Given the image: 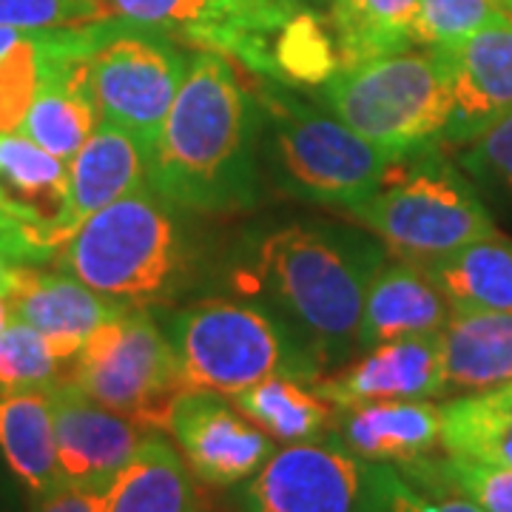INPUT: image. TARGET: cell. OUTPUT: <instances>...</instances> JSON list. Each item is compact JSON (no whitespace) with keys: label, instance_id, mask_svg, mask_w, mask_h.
<instances>
[{"label":"cell","instance_id":"1","mask_svg":"<svg viewBox=\"0 0 512 512\" xmlns=\"http://www.w3.org/2000/svg\"><path fill=\"white\" fill-rule=\"evenodd\" d=\"M262 109L237 63L197 52L148 157V188L171 208L242 214L259 200Z\"/></svg>","mask_w":512,"mask_h":512},{"label":"cell","instance_id":"37","mask_svg":"<svg viewBox=\"0 0 512 512\" xmlns=\"http://www.w3.org/2000/svg\"><path fill=\"white\" fill-rule=\"evenodd\" d=\"M106 510V487H80L60 484L52 493L32 501L29 512H103Z\"/></svg>","mask_w":512,"mask_h":512},{"label":"cell","instance_id":"29","mask_svg":"<svg viewBox=\"0 0 512 512\" xmlns=\"http://www.w3.org/2000/svg\"><path fill=\"white\" fill-rule=\"evenodd\" d=\"M339 69L342 55L330 23L299 9L274 40V80L285 86H325Z\"/></svg>","mask_w":512,"mask_h":512},{"label":"cell","instance_id":"15","mask_svg":"<svg viewBox=\"0 0 512 512\" xmlns=\"http://www.w3.org/2000/svg\"><path fill=\"white\" fill-rule=\"evenodd\" d=\"M336 410L387 399H436L450 393L441 353V333L404 336L365 350L353 365L313 382Z\"/></svg>","mask_w":512,"mask_h":512},{"label":"cell","instance_id":"30","mask_svg":"<svg viewBox=\"0 0 512 512\" xmlns=\"http://www.w3.org/2000/svg\"><path fill=\"white\" fill-rule=\"evenodd\" d=\"M458 168L476 185L490 211L512 225V114L456 148Z\"/></svg>","mask_w":512,"mask_h":512},{"label":"cell","instance_id":"43","mask_svg":"<svg viewBox=\"0 0 512 512\" xmlns=\"http://www.w3.org/2000/svg\"><path fill=\"white\" fill-rule=\"evenodd\" d=\"M296 3H299V0H296Z\"/></svg>","mask_w":512,"mask_h":512},{"label":"cell","instance_id":"39","mask_svg":"<svg viewBox=\"0 0 512 512\" xmlns=\"http://www.w3.org/2000/svg\"><path fill=\"white\" fill-rule=\"evenodd\" d=\"M35 32H23V29H12V26H0V60L9 57L15 49H20Z\"/></svg>","mask_w":512,"mask_h":512},{"label":"cell","instance_id":"33","mask_svg":"<svg viewBox=\"0 0 512 512\" xmlns=\"http://www.w3.org/2000/svg\"><path fill=\"white\" fill-rule=\"evenodd\" d=\"M501 6L495 0H421L413 43L427 49L453 46L484 26Z\"/></svg>","mask_w":512,"mask_h":512},{"label":"cell","instance_id":"16","mask_svg":"<svg viewBox=\"0 0 512 512\" xmlns=\"http://www.w3.org/2000/svg\"><path fill=\"white\" fill-rule=\"evenodd\" d=\"M0 211L55 251L69 234V163L20 131H0Z\"/></svg>","mask_w":512,"mask_h":512},{"label":"cell","instance_id":"19","mask_svg":"<svg viewBox=\"0 0 512 512\" xmlns=\"http://www.w3.org/2000/svg\"><path fill=\"white\" fill-rule=\"evenodd\" d=\"M453 319L444 293L430 282L424 268L404 259H384L367 285L359 348L362 353L382 342L441 333Z\"/></svg>","mask_w":512,"mask_h":512},{"label":"cell","instance_id":"31","mask_svg":"<svg viewBox=\"0 0 512 512\" xmlns=\"http://www.w3.org/2000/svg\"><path fill=\"white\" fill-rule=\"evenodd\" d=\"M66 367L49 339L18 319L0 333V393L46 390L66 376Z\"/></svg>","mask_w":512,"mask_h":512},{"label":"cell","instance_id":"27","mask_svg":"<svg viewBox=\"0 0 512 512\" xmlns=\"http://www.w3.org/2000/svg\"><path fill=\"white\" fill-rule=\"evenodd\" d=\"M421 0H330V29L342 69L373 57L404 52L413 43Z\"/></svg>","mask_w":512,"mask_h":512},{"label":"cell","instance_id":"14","mask_svg":"<svg viewBox=\"0 0 512 512\" xmlns=\"http://www.w3.org/2000/svg\"><path fill=\"white\" fill-rule=\"evenodd\" d=\"M52 390L57 467L63 484L109 487L134 456L148 427L89 399L80 387L60 379Z\"/></svg>","mask_w":512,"mask_h":512},{"label":"cell","instance_id":"20","mask_svg":"<svg viewBox=\"0 0 512 512\" xmlns=\"http://www.w3.org/2000/svg\"><path fill=\"white\" fill-rule=\"evenodd\" d=\"M148 157L151 151L126 128L111 123L94 128L69 160V234L94 211L146 188Z\"/></svg>","mask_w":512,"mask_h":512},{"label":"cell","instance_id":"7","mask_svg":"<svg viewBox=\"0 0 512 512\" xmlns=\"http://www.w3.org/2000/svg\"><path fill=\"white\" fill-rule=\"evenodd\" d=\"M322 103L345 126L396 157L441 143L453 111L436 49H404L345 66L322 86Z\"/></svg>","mask_w":512,"mask_h":512},{"label":"cell","instance_id":"32","mask_svg":"<svg viewBox=\"0 0 512 512\" xmlns=\"http://www.w3.org/2000/svg\"><path fill=\"white\" fill-rule=\"evenodd\" d=\"M55 32H35L20 49L0 60V131H18L43 83Z\"/></svg>","mask_w":512,"mask_h":512},{"label":"cell","instance_id":"3","mask_svg":"<svg viewBox=\"0 0 512 512\" xmlns=\"http://www.w3.org/2000/svg\"><path fill=\"white\" fill-rule=\"evenodd\" d=\"M49 265L117 305L146 308L183 285L188 254L171 205L146 185L86 217Z\"/></svg>","mask_w":512,"mask_h":512},{"label":"cell","instance_id":"34","mask_svg":"<svg viewBox=\"0 0 512 512\" xmlns=\"http://www.w3.org/2000/svg\"><path fill=\"white\" fill-rule=\"evenodd\" d=\"M109 18L106 0H0V26L23 32L83 29Z\"/></svg>","mask_w":512,"mask_h":512},{"label":"cell","instance_id":"5","mask_svg":"<svg viewBox=\"0 0 512 512\" xmlns=\"http://www.w3.org/2000/svg\"><path fill=\"white\" fill-rule=\"evenodd\" d=\"M165 336L188 390L237 396L271 376L313 384L325 367L296 330L259 302L205 299L168 316Z\"/></svg>","mask_w":512,"mask_h":512},{"label":"cell","instance_id":"35","mask_svg":"<svg viewBox=\"0 0 512 512\" xmlns=\"http://www.w3.org/2000/svg\"><path fill=\"white\" fill-rule=\"evenodd\" d=\"M387 512H484L478 510L473 501L461 498V495L447 493H427L416 484H410L407 478L399 473L390 484V501H387Z\"/></svg>","mask_w":512,"mask_h":512},{"label":"cell","instance_id":"23","mask_svg":"<svg viewBox=\"0 0 512 512\" xmlns=\"http://www.w3.org/2000/svg\"><path fill=\"white\" fill-rule=\"evenodd\" d=\"M421 268L453 313L512 311V237L498 228Z\"/></svg>","mask_w":512,"mask_h":512},{"label":"cell","instance_id":"6","mask_svg":"<svg viewBox=\"0 0 512 512\" xmlns=\"http://www.w3.org/2000/svg\"><path fill=\"white\" fill-rule=\"evenodd\" d=\"M387 254L427 265L495 231L493 211L470 177L444 157V146L404 154L373 197L345 211Z\"/></svg>","mask_w":512,"mask_h":512},{"label":"cell","instance_id":"17","mask_svg":"<svg viewBox=\"0 0 512 512\" xmlns=\"http://www.w3.org/2000/svg\"><path fill=\"white\" fill-rule=\"evenodd\" d=\"M6 299L15 319L43 333L63 362H72L92 330L126 311L72 274L43 265H23Z\"/></svg>","mask_w":512,"mask_h":512},{"label":"cell","instance_id":"21","mask_svg":"<svg viewBox=\"0 0 512 512\" xmlns=\"http://www.w3.org/2000/svg\"><path fill=\"white\" fill-rule=\"evenodd\" d=\"M103 512H202L197 476L160 430H148L106 487Z\"/></svg>","mask_w":512,"mask_h":512},{"label":"cell","instance_id":"22","mask_svg":"<svg viewBox=\"0 0 512 512\" xmlns=\"http://www.w3.org/2000/svg\"><path fill=\"white\" fill-rule=\"evenodd\" d=\"M0 456L29 501L63 484L49 387L0 393Z\"/></svg>","mask_w":512,"mask_h":512},{"label":"cell","instance_id":"41","mask_svg":"<svg viewBox=\"0 0 512 512\" xmlns=\"http://www.w3.org/2000/svg\"><path fill=\"white\" fill-rule=\"evenodd\" d=\"M0 231H18V234H26V231H23L20 225H15V222L9 220V217H6L3 211H0Z\"/></svg>","mask_w":512,"mask_h":512},{"label":"cell","instance_id":"9","mask_svg":"<svg viewBox=\"0 0 512 512\" xmlns=\"http://www.w3.org/2000/svg\"><path fill=\"white\" fill-rule=\"evenodd\" d=\"M63 379L148 430H165L168 407L185 390L171 339L143 308H126L92 330Z\"/></svg>","mask_w":512,"mask_h":512},{"label":"cell","instance_id":"26","mask_svg":"<svg viewBox=\"0 0 512 512\" xmlns=\"http://www.w3.org/2000/svg\"><path fill=\"white\" fill-rule=\"evenodd\" d=\"M242 416L279 444L322 439L333 424L336 407L316 393V387L291 376H271L231 396Z\"/></svg>","mask_w":512,"mask_h":512},{"label":"cell","instance_id":"24","mask_svg":"<svg viewBox=\"0 0 512 512\" xmlns=\"http://www.w3.org/2000/svg\"><path fill=\"white\" fill-rule=\"evenodd\" d=\"M450 393H476L512 382V311L453 313L441 330Z\"/></svg>","mask_w":512,"mask_h":512},{"label":"cell","instance_id":"18","mask_svg":"<svg viewBox=\"0 0 512 512\" xmlns=\"http://www.w3.org/2000/svg\"><path fill=\"white\" fill-rule=\"evenodd\" d=\"M330 439L367 461L404 467L441 447V407L430 399H387L336 410Z\"/></svg>","mask_w":512,"mask_h":512},{"label":"cell","instance_id":"13","mask_svg":"<svg viewBox=\"0 0 512 512\" xmlns=\"http://www.w3.org/2000/svg\"><path fill=\"white\" fill-rule=\"evenodd\" d=\"M436 55L453 100L441 146L461 148L512 114V12L498 9L473 35Z\"/></svg>","mask_w":512,"mask_h":512},{"label":"cell","instance_id":"2","mask_svg":"<svg viewBox=\"0 0 512 512\" xmlns=\"http://www.w3.org/2000/svg\"><path fill=\"white\" fill-rule=\"evenodd\" d=\"M384 259L387 248L359 228L291 222L256 239L231 285L279 313L333 370L362 353L367 285Z\"/></svg>","mask_w":512,"mask_h":512},{"label":"cell","instance_id":"38","mask_svg":"<svg viewBox=\"0 0 512 512\" xmlns=\"http://www.w3.org/2000/svg\"><path fill=\"white\" fill-rule=\"evenodd\" d=\"M20 490L23 487L18 484V478L12 476V470L0 456V512H20Z\"/></svg>","mask_w":512,"mask_h":512},{"label":"cell","instance_id":"12","mask_svg":"<svg viewBox=\"0 0 512 512\" xmlns=\"http://www.w3.org/2000/svg\"><path fill=\"white\" fill-rule=\"evenodd\" d=\"M225 399L222 393L185 387L165 419V430L177 441L191 473L211 487H237L276 453V441Z\"/></svg>","mask_w":512,"mask_h":512},{"label":"cell","instance_id":"28","mask_svg":"<svg viewBox=\"0 0 512 512\" xmlns=\"http://www.w3.org/2000/svg\"><path fill=\"white\" fill-rule=\"evenodd\" d=\"M399 473L427 493L461 495L484 512H512V467L444 453L404 464Z\"/></svg>","mask_w":512,"mask_h":512},{"label":"cell","instance_id":"42","mask_svg":"<svg viewBox=\"0 0 512 512\" xmlns=\"http://www.w3.org/2000/svg\"><path fill=\"white\" fill-rule=\"evenodd\" d=\"M495 3H498L501 9H507V12H512V0H495Z\"/></svg>","mask_w":512,"mask_h":512},{"label":"cell","instance_id":"8","mask_svg":"<svg viewBox=\"0 0 512 512\" xmlns=\"http://www.w3.org/2000/svg\"><path fill=\"white\" fill-rule=\"evenodd\" d=\"M188 57L174 37L123 18L86 29L83 72L100 123L131 131L151 151L188 74Z\"/></svg>","mask_w":512,"mask_h":512},{"label":"cell","instance_id":"10","mask_svg":"<svg viewBox=\"0 0 512 512\" xmlns=\"http://www.w3.org/2000/svg\"><path fill=\"white\" fill-rule=\"evenodd\" d=\"M393 464L367 461L333 439L285 444L242 481V512H387Z\"/></svg>","mask_w":512,"mask_h":512},{"label":"cell","instance_id":"4","mask_svg":"<svg viewBox=\"0 0 512 512\" xmlns=\"http://www.w3.org/2000/svg\"><path fill=\"white\" fill-rule=\"evenodd\" d=\"M256 103L268 128L265 157L285 194L313 205L353 208L373 197L396 154L328 117L279 80L256 77Z\"/></svg>","mask_w":512,"mask_h":512},{"label":"cell","instance_id":"36","mask_svg":"<svg viewBox=\"0 0 512 512\" xmlns=\"http://www.w3.org/2000/svg\"><path fill=\"white\" fill-rule=\"evenodd\" d=\"M52 251L37 245L29 234L18 231H0V293L12 291L15 276L23 265H49Z\"/></svg>","mask_w":512,"mask_h":512},{"label":"cell","instance_id":"11","mask_svg":"<svg viewBox=\"0 0 512 512\" xmlns=\"http://www.w3.org/2000/svg\"><path fill=\"white\" fill-rule=\"evenodd\" d=\"M114 18L157 29L239 69L274 80V40L299 12L296 0H106Z\"/></svg>","mask_w":512,"mask_h":512},{"label":"cell","instance_id":"40","mask_svg":"<svg viewBox=\"0 0 512 512\" xmlns=\"http://www.w3.org/2000/svg\"><path fill=\"white\" fill-rule=\"evenodd\" d=\"M12 322H15V313H12V305H9V299H6V296L0 293V333L9 328Z\"/></svg>","mask_w":512,"mask_h":512},{"label":"cell","instance_id":"25","mask_svg":"<svg viewBox=\"0 0 512 512\" xmlns=\"http://www.w3.org/2000/svg\"><path fill=\"white\" fill-rule=\"evenodd\" d=\"M441 447L453 456L512 467V382L441 404Z\"/></svg>","mask_w":512,"mask_h":512}]
</instances>
